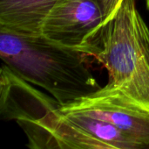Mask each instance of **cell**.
I'll return each mask as SVG.
<instances>
[{
  "label": "cell",
  "mask_w": 149,
  "mask_h": 149,
  "mask_svg": "<svg viewBox=\"0 0 149 149\" xmlns=\"http://www.w3.org/2000/svg\"><path fill=\"white\" fill-rule=\"evenodd\" d=\"M0 57L16 75L42 87L60 105L101 88L86 65L83 53L41 33L23 34L0 28Z\"/></svg>",
  "instance_id": "6da1fadb"
},
{
  "label": "cell",
  "mask_w": 149,
  "mask_h": 149,
  "mask_svg": "<svg viewBox=\"0 0 149 149\" xmlns=\"http://www.w3.org/2000/svg\"><path fill=\"white\" fill-rule=\"evenodd\" d=\"M82 53L104 64L109 76L107 86L149 112V28L135 0H122L89 36Z\"/></svg>",
  "instance_id": "7a4b0ae2"
},
{
  "label": "cell",
  "mask_w": 149,
  "mask_h": 149,
  "mask_svg": "<svg viewBox=\"0 0 149 149\" xmlns=\"http://www.w3.org/2000/svg\"><path fill=\"white\" fill-rule=\"evenodd\" d=\"M60 112H73L108 122L149 145V112L131 103L120 91L106 85L72 103Z\"/></svg>",
  "instance_id": "3957f363"
},
{
  "label": "cell",
  "mask_w": 149,
  "mask_h": 149,
  "mask_svg": "<svg viewBox=\"0 0 149 149\" xmlns=\"http://www.w3.org/2000/svg\"><path fill=\"white\" fill-rule=\"evenodd\" d=\"M105 20L93 0H57L42 23L41 34L82 53L89 36Z\"/></svg>",
  "instance_id": "277c9868"
},
{
  "label": "cell",
  "mask_w": 149,
  "mask_h": 149,
  "mask_svg": "<svg viewBox=\"0 0 149 149\" xmlns=\"http://www.w3.org/2000/svg\"><path fill=\"white\" fill-rule=\"evenodd\" d=\"M17 123L27 139L29 149H122L102 142L72 125L58 108L48 111L39 119H22Z\"/></svg>",
  "instance_id": "5b68a950"
},
{
  "label": "cell",
  "mask_w": 149,
  "mask_h": 149,
  "mask_svg": "<svg viewBox=\"0 0 149 149\" xmlns=\"http://www.w3.org/2000/svg\"><path fill=\"white\" fill-rule=\"evenodd\" d=\"M0 87L1 115L8 120L39 119L48 111L60 106L55 98L35 90L5 64L1 67Z\"/></svg>",
  "instance_id": "8992f818"
},
{
  "label": "cell",
  "mask_w": 149,
  "mask_h": 149,
  "mask_svg": "<svg viewBox=\"0 0 149 149\" xmlns=\"http://www.w3.org/2000/svg\"><path fill=\"white\" fill-rule=\"evenodd\" d=\"M57 0H0V28L23 34L41 33L42 23Z\"/></svg>",
  "instance_id": "52a82bcc"
},
{
  "label": "cell",
  "mask_w": 149,
  "mask_h": 149,
  "mask_svg": "<svg viewBox=\"0 0 149 149\" xmlns=\"http://www.w3.org/2000/svg\"><path fill=\"white\" fill-rule=\"evenodd\" d=\"M60 113L72 125L102 142L122 149L149 148V145L147 143L108 122L73 112Z\"/></svg>",
  "instance_id": "ba28073f"
},
{
  "label": "cell",
  "mask_w": 149,
  "mask_h": 149,
  "mask_svg": "<svg viewBox=\"0 0 149 149\" xmlns=\"http://www.w3.org/2000/svg\"><path fill=\"white\" fill-rule=\"evenodd\" d=\"M93 1L99 5L107 20L117 10L122 0H93Z\"/></svg>",
  "instance_id": "9c48e42d"
},
{
  "label": "cell",
  "mask_w": 149,
  "mask_h": 149,
  "mask_svg": "<svg viewBox=\"0 0 149 149\" xmlns=\"http://www.w3.org/2000/svg\"><path fill=\"white\" fill-rule=\"evenodd\" d=\"M146 2H147V5H148V8L149 10V0H146Z\"/></svg>",
  "instance_id": "30bf717a"
}]
</instances>
